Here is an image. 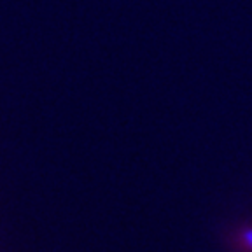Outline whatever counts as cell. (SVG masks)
I'll return each mask as SVG.
<instances>
[{"label":"cell","mask_w":252,"mask_h":252,"mask_svg":"<svg viewBox=\"0 0 252 252\" xmlns=\"http://www.w3.org/2000/svg\"><path fill=\"white\" fill-rule=\"evenodd\" d=\"M236 244L242 251L245 252H252V228H245L242 229L238 235H236Z\"/></svg>","instance_id":"obj_1"}]
</instances>
